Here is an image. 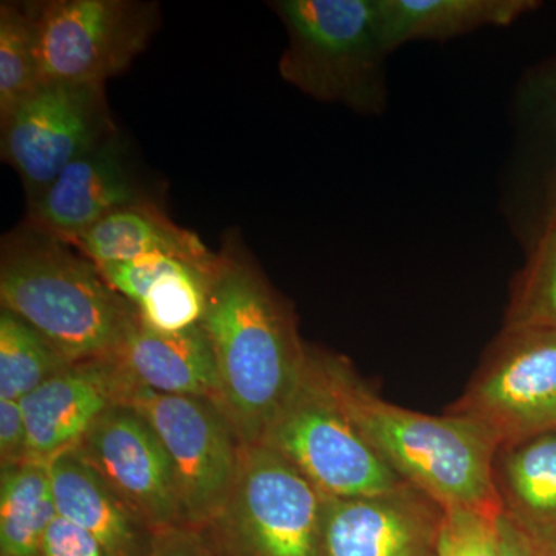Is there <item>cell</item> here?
Instances as JSON below:
<instances>
[{"label": "cell", "mask_w": 556, "mask_h": 556, "mask_svg": "<svg viewBox=\"0 0 556 556\" xmlns=\"http://www.w3.org/2000/svg\"><path fill=\"white\" fill-rule=\"evenodd\" d=\"M201 327L214 351L223 415L244 445L262 444L298 393L308 345L292 306L237 233L217 252Z\"/></svg>", "instance_id": "6da1fadb"}, {"label": "cell", "mask_w": 556, "mask_h": 556, "mask_svg": "<svg viewBox=\"0 0 556 556\" xmlns=\"http://www.w3.org/2000/svg\"><path fill=\"white\" fill-rule=\"evenodd\" d=\"M308 353L351 422L399 477L444 508L501 514L493 486L497 442L484 427L399 407L371 390L345 357L314 346Z\"/></svg>", "instance_id": "7a4b0ae2"}, {"label": "cell", "mask_w": 556, "mask_h": 556, "mask_svg": "<svg viewBox=\"0 0 556 556\" xmlns=\"http://www.w3.org/2000/svg\"><path fill=\"white\" fill-rule=\"evenodd\" d=\"M0 303L72 364L115 356L138 317L94 263L27 219L2 240Z\"/></svg>", "instance_id": "3957f363"}, {"label": "cell", "mask_w": 556, "mask_h": 556, "mask_svg": "<svg viewBox=\"0 0 556 556\" xmlns=\"http://www.w3.org/2000/svg\"><path fill=\"white\" fill-rule=\"evenodd\" d=\"M288 43L278 73L318 102L379 116L388 105L387 49L376 0H277Z\"/></svg>", "instance_id": "277c9868"}, {"label": "cell", "mask_w": 556, "mask_h": 556, "mask_svg": "<svg viewBox=\"0 0 556 556\" xmlns=\"http://www.w3.org/2000/svg\"><path fill=\"white\" fill-rule=\"evenodd\" d=\"M321 501L276 450L243 445L225 504L197 530L212 556H318Z\"/></svg>", "instance_id": "5b68a950"}, {"label": "cell", "mask_w": 556, "mask_h": 556, "mask_svg": "<svg viewBox=\"0 0 556 556\" xmlns=\"http://www.w3.org/2000/svg\"><path fill=\"white\" fill-rule=\"evenodd\" d=\"M262 444L280 453L324 497L371 496L405 484L351 422L309 353L298 393Z\"/></svg>", "instance_id": "8992f818"}, {"label": "cell", "mask_w": 556, "mask_h": 556, "mask_svg": "<svg viewBox=\"0 0 556 556\" xmlns=\"http://www.w3.org/2000/svg\"><path fill=\"white\" fill-rule=\"evenodd\" d=\"M159 25L155 2H38L40 84L105 87L148 49Z\"/></svg>", "instance_id": "52a82bcc"}, {"label": "cell", "mask_w": 556, "mask_h": 556, "mask_svg": "<svg viewBox=\"0 0 556 556\" xmlns=\"http://www.w3.org/2000/svg\"><path fill=\"white\" fill-rule=\"evenodd\" d=\"M445 413L484 427L497 445L556 434V331L501 329Z\"/></svg>", "instance_id": "ba28073f"}, {"label": "cell", "mask_w": 556, "mask_h": 556, "mask_svg": "<svg viewBox=\"0 0 556 556\" xmlns=\"http://www.w3.org/2000/svg\"><path fill=\"white\" fill-rule=\"evenodd\" d=\"M159 434L177 481L189 529L207 525L225 504L243 442L222 409L204 399L160 394L141 386L124 401Z\"/></svg>", "instance_id": "9c48e42d"}, {"label": "cell", "mask_w": 556, "mask_h": 556, "mask_svg": "<svg viewBox=\"0 0 556 556\" xmlns=\"http://www.w3.org/2000/svg\"><path fill=\"white\" fill-rule=\"evenodd\" d=\"M116 129L105 87L43 84L0 123L2 160L20 175L30 203Z\"/></svg>", "instance_id": "30bf717a"}, {"label": "cell", "mask_w": 556, "mask_h": 556, "mask_svg": "<svg viewBox=\"0 0 556 556\" xmlns=\"http://www.w3.org/2000/svg\"><path fill=\"white\" fill-rule=\"evenodd\" d=\"M73 450L153 535L188 527L170 457L148 420L129 405L105 412Z\"/></svg>", "instance_id": "8fae6325"}, {"label": "cell", "mask_w": 556, "mask_h": 556, "mask_svg": "<svg viewBox=\"0 0 556 556\" xmlns=\"http://www.w3.org/2000/svg\"><path fill=\"white\" fill-rule=\"evenodd\" d=\"M161 204L130 142L118 129L62 172L28 203L27 222L72 244L94 223L119 208Z\"/></svg>", "instance_id": "7c38bea8"}, {"label": "cell", "mask_w": 556, "mask_h": 556, "mask_svg": "<svg viewBox=\"0 0 556 556\" xmlns=\"http://www.w3.org/2000/svg\"><path fill=\"white\" fill-rule=\"evenodd\" d=\"M445 510L415 485L324 497L318 556H439Z\"/></svg>", "instance_id": "4fadbf2b"}, {"label": "cell", "mask_w": 556, "mask_h": 556, "mask_svg": "<svg viewBox=\"0 0 556 556\" xmlns=\"http://www.w3.org/2000/svg\"><path fill=\"white\" fill-rule=\"evenodd\" d=\"M137 386L115 357L76 362L21 399L28 431V463L47 464L76 447L110 408Z\"/></svg>", "instance_id": "5bb4252c"}, {"label": "cell", "mask_w": 556, "mask_h": 556, "mask_svg": "<svg viewBox=\"0 0 556 556\" xmlns=\"http://www.w3.org/2000/svg\"><path fill=\"white\" fill-rule=\"evenodd\" d=\"M113 357L137 386L170 396L204 399L219 408L217 365L201 325L160 332L137 317Z\"/></svg>", "instance_id": "9a60e30c"}, {"label": "cell", "mask_w": 556, "mask_h": 556, "mask_svg": "<svg viewBox=\"0 0 556 556\" xmlns=\"http://www.w3.org/2000/svg\"><path fill=\"white\" fill-rule=\"evenodd\" d=\"M47 467L58 517L93 538L108 556H149L155 535L76 450L54 456Z\"/></svg>", "instance_id": "2e32d148"}, {"label": "cell", "mask_w": 556, "mask_h": 556, "mask_svg": "<svg viewBox=\"0 0 556 556\" xmlns=\"http://www.w3.org/2000/svg\"><path fill=\"white\" fill-rule=\"evenodd\" d=\"M493 486L501 517L556 556V434L497 445Z\"/></svg>", "instance_id": "e0dca14e"}, {"label": "cell", "mask_w": 556, "mask_h": 556, "mask_svg": "<svg viewBox=\"0 0 556 556\" xmlns=\"http://www.w3.org/2000/svg\"><path fill=\"white\" fill-rule=\"evenodd\" d=\"M72 247L97 266L148 255L200 266H211L217 258L197 233L175 225L161 204L119 208L76 237Z\"/></svg>", "instance_id": "ac0fdd59"}, {"label": "cell", "mask_w": 556, "mask_h": 556, "mask_svg": "<svg viewBox=\"0 0 556 556\" xmlns=\"http://www.w3.org/2000/svg\"><path fill=\"white\" fill-rule=\"evenodd\" d=\"M390 53L413 40H445L507 27L536 10L535 0H376Z\"/></svg>", "instance_id": "d6986e66"}, {"label": "cell", "mask_w": 556, "mask_h": 556, "mask_svg": "<svg viewBox=\"0 0 556 556\" xmlns=\"http://www.w3.org/2000/svg\"><path fill=\"white\" fill-rule=\"evenodd\" d=\"M56 517L47 464L2 467L0 556H42L47 533Z\"/></svg>", "instance_id": "ffe728a7"}, {"label": "cell", "mask_w": 556, "mask_h": 556, "mask_svg": "<svg viewBox=\"0 0 556 556\" xmlns=\"http://www.w3.org/2000/svg\"><path fill=\"white\" fill-rule=\"evenodd\" d=\"M214 263L200 266L177 258L161 260L148 291L135 306L139 320L160 332L199 327L206 313L208 280Z\"/></svg>", "instance_id": "44dd1931"}, {"label": "cell", "mask_w": 556, "mask_h": 556, "mask_svg": "<svg viewBox=\"0 0 556 556\" xmlns=\"http://www.w3.org/2000/svg\"><path fill=\"white\" fill-rule=\"evenodd\" d=\"M40 86L38 2H2L0 123L9 119Z\"/></svg>", "instance_id": "7402d4cb"}, {"label": "cell", "mask_w": 556, "mask_h": 556, "mask_svg": "<svg viewBox=\"0 0 556 556\" xmlns=\"http://www.w3.org/2000/svg\"><path fill=\"white\" fill-rule=\"evenodd\" d=\"M72 365L49 340L10 311H0V399L21 401Z\"/></svg>", "instance_id": "603a6c76"}, {"label": "cell", "mask_w": 556, "mask_h": 556, "mask_svg": "<svg viewBox=\"0 0 556 556\" xmlns=\"http://www.w3.org/2000/svg\"><path fill=\"white\" fill-rule=\"evenodd\" d=\"M503 328L556 331V217L541 228L515 278Z\"/></svg>", "instance_id": "cb8c5ba5"}, {"label": "cell", "mask_w": 556, "mask_h": 556, "mask_svg": "<svg viewBox=\"0 0 556 556\" xmlns=\"http://www.w3.org/2000/svg\"><path fill=\"white\" fill-rule=\"evenodd\" d=\"M439 556H501L500 514L444 508Z\"/></svg>", "instance_id": "d4e9b609"}, {"label": "cell", "mask_w": 556, "mask_h": 556, "mask_svg": "<svg viewBox=\"0 0 556 556\" xmlns=\"http://www.w3.org/2000/svg\"><path fill=\"white\" fill-rule=\"evenodd\" d=\"M527 104L535 118L538 141L543 148L546 170H544V192H546V218L556 217V64L543 70L533 79L527 91Z\"/></svg>", "instance_id": "484cf974"}, {"label": "cell", "mask_w": 556, "mask_h": 556, "mask_svg": "<svg viewBox=\"0 0 556 556\" xmlns=\"http://www.w3.org/2000/svg\"><path fill=\"white\" fill-rule=\"evenodd\" d=\"M0 457L2 467L28 463V431L20 401L0 399Z\"/></svg>", "instance_id": "4316f807"}, {"label": "cell", "mask_w": 556, "mask_h": 556, "mask_svg": "<svg viewBox=\"0 0 556 556\" xmlns=\"http://www.w3.org/2000/svg\"><path fill=\"white\" fill-rule=\"evenodd\" d=\"M42 556H108L100 544L79 527L56 517L43 543Z\"/></svg>", "instance_id": "83f0119b"}, {"label": "cell", "mask_w": 556, "mask_h": 556, "mask_svg": "<svg viewBox=\"0 0 556 556\" xmlns=\"http://www.w3.org/2000/svg\"><path fill=\"white\" fill-rule=\"evenodd\" d=\"M149 556H212L199 530L178 529L155 536Z\"/></svg>", "instance_id": "f1b7e54d"}, {"label": "cell", "mask_w": 556, "mask_h": 556, "mask_svg": "<svg viewBox=\"0 0 556 556\" xmlns=\"http://www.w3.org/2000/svg\"><path fill=\"white\" fill-rule=\"evenodd\" d=\"M501 556H551L500 514Z\"/></svg>", "instance_id": "f546056e"}]
</instances>
